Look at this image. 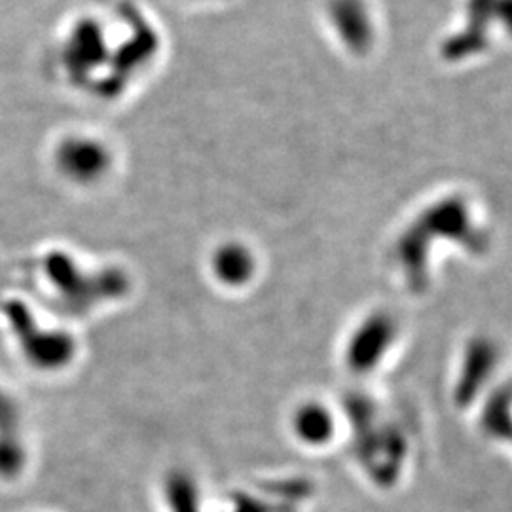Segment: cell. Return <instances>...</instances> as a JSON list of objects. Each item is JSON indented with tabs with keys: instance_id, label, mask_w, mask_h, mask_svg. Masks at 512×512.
<instances>
[{
	"instance_id": "obj_1",
	"label": "cell",
	"mask_w": 512,
	"mask_h": 512,
	"mask_svg": "<svg viewBox=\"0 0 512 512\" xmlns=\"http://www.w3.org/2000/svg\"><path fill=\"white\" fill-rule=\"evenodd\" d=\"M112 152L97 137L69 135L55 147L57 173L74 186H95L112 169Z\"/></svg>"
},
{
	"instance_id": "obj_2",
	"label": "cell",
	"mask_w": 512,
	"mask_h": 512,
	"mask_svg": "<svg viewBox=\"0 0 512 512\" xmlns=\"http://www.w3.org/2000/svg\"><path fill=\"white\" fill-rule=\"evenodd\" d=\"M393 338V325L385 317L368 319L365 325L355 332L348 349V361L355 372L372 370L384 357Z\"/></svg>"
},
{
	"instance_id": "obj_3",
	"label": "cell",
	"mask_w": 512,
	"mask_h": 512,
	"mask_svg": "<svg viewBox=\"0 0 512 512\" xmlns=\"http://www.w3.org/2000/svg\"><path fill=\"white\" fill-rule=\"evenodd\" d=\"M211 272L226 287L245 285L255 272V258L239 243H224L211 256Z\"/></svg>"
},
{
	"instance_id": "obj_4",
	"label": "cell",
	"mask_w": 512,
	"mask_h": 512,
	"mask_svg": "<svg viewBox=\"0 0 512 512\" xmlns=\"http://www.w3.org/2000/svg\"><path fill=\"white\" fill-rule=\"evenodd\" d=\"M101 50H103V37L99 27L92 21L80 23L65 44L67 69L71 67L76 73H88L95 67L93 61L101 57Z\"/></svg>"
},
{
	"instance_id": "obj_5",
	"label": "cell",
	"mask_w": 512,
	"mask_h": 512,
	"mask_svg": "<svg viewBox=\"0 0 512 512\" xmlns=\"http://www.w3.org/2000/svg\"><path fill=\"white\" fill-rule=\"evenodd\" d=\"M294 431L300 439L310 444H323L332 437L334 423L329 412L317 404H308L294 416Z\"/></svg>"
},
{
	"instance_id": "obj_6",
	"label": "cell",
	"mask_w": 512,
	"mask_h": 512,
	"mask_svg": "<svg viewBox=\"0 0 512 512\" xmlns=\"http://www.w3.org/2000/svg\"><path fill=\"white\" fill-rule=\"evenodd\" d=\"M492 363V351L478 344L473 351H471V357H469V370L465 372V378L461 380V397H465L469 401L473 389L476 385H480V382L484 380V376L488 374V368Z\"/></svg>"
},
{
	"instance_id": "obj_7",
	"label": "cell",
	"mask_w": 512,
	"mask_h": 512,
	"mask_svg": "<svg viewBox=\"0 0 512 512\" xmlns=\"http://www.w3.org/2000/svg\"><path fill=\"white\" fill-rule=\"evenodd\" d=\"M25 463V448L14 433H0V476L18 475Z\"/></svg>"
},
{
	"instance_id": "obj_8",
	"label": "cell",
	"mask_w": 512,
	"mask_h": 512,
	"mask_svg": "<svg viewBox=\"0 0 512 512\" xmlns=\"http://www.w3.org/2000/svg\"><path fill=\"white\" fill-rule=\"evenodd\" d=\"M18 421L16 404L10 401V397L0 391V433H14Z\"/></svg>"
}]
</instances>
